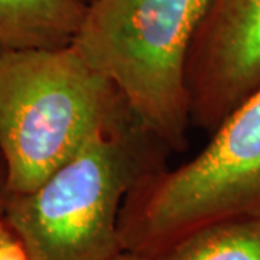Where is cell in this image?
Segmentation results:
<instances>
[{"mask_svg":"<svg viewBox=\"0 0 260 260\" xmlns=\"http://www.w3.org/2000/svg\"><path fill=\"white\" fill-rule=\"evenodd\" d=\"M145 260H260V218L198 229Z\"/></svg>","mask_w":260,"mask_h":260,"instance_id":"obj_7","label":"cell"},{"mask_svg":"<svg viewBox=\"0 0 260 260\" xmlns=\"http://www.w3.org/2000/svg\"><path fill=\"white\" fill-rule=\"evenodd\" d=\"M210 0H91L73 47L171 152L188 148L186 59Z\"/></svg>","mask_w":260,"mask_h":260,"instance_id":"obj_3","label":"cell"},{"mask_svg":"<svg viewBox=\"0 0 260 260\" xmlns=\"http://www.w3.org/2000/svg\"><path fill=\"white\" fill-rule=\"evenodd\" d=\"M84 2H85V3H90V2H91V0H84Z\"/></svg>","mask_w":260,"mask_h":260,"instance_id":"obj_11","label":"cell"},{"mask_svg":"<svg viewBox=\"0 0 260 260\" xmlns=\"http://www.w3.org/2000/svg\"><path fill=\"white\" fill-rule=\"evenodd\" d=\"M87 5L84 0H0L2 51L71 45Z\"/></svg>","mask_w":260,"mask_h":260,"instance_id":"obj_6","label":"cell"},{"mask_svg":"<svg viewBox=\"0 0 260 260\" xmlns=\"http://www.w3.org/2000/svg\"><path fill=\"white\" fill-rule=\"evenodd\" d=\"M185 75L191 126L211 136L260 88V0H210Z\"/></svg>","mask_w":260,"mask_h":260,"instance_id":"obj_4","label":"cell"},{"mask_svg":"<svg viewBox=\"0 0 260 260\" xmlns=\"http://www.w3.org/2000/svg\"><path fill=\"white\" fill-rule=\"evenodd\" d=\"M172 153L139 123L102 135L28 194H12L3 217L29 260H110L121 247L119 217L135 185Z\"/></svg>","mask_w":260,"mask_h":260,"instance_id":"obj_2","label":"cell"},{"mask_svg":"<svg viewBox=\"0 0 260 260\" xmlns=\"http://www.w3.org/2000/svg\"><path fill=\"white\" fill-rule=\"evenodd\" d=\"M138 123L73 45L0 52V153L12 194H28L95 138Z\"/></svg>","mask_w":260,"mask_h":260,"instance_id":"obj_1","label":"cell"},{"mask_svg":"<svg viewBox=\"0 0 260 260\" xmlns=\"http://www.w3.org/2000/svg\"><path fill=\"white\" fill-rule=\"evenodd\" d=\"M10 195L12 192L9 188V174H8L6 162L0 153V217H3V214H5Z\"/></svg>","mask_w":260,"mask_h":260,"instance_id":"obj_9","label":"cell"},{"mask_svg":"<svg viewBox=\"0 0 260 260\" xmlns=\"http://www.w3.org/2000/svg\"><path fill=\"white\" fill-rule=\"evenodd\" d=\"M0 52H2V48H0Z\"/></svg>","mask_w":260,"mask_h":260,"instance_id":"obj_12","label":"cell"},{"mask_svg":"<svg viewBox=\"0 0 260 260\" xmlns=\"http://www.w3.org/2000/svg\"><path fill=\"white\" fill-rule=\"evenodd\" d=\"M0 260H29L23 243L5 217H0Z\"/></svg>","mask_w":260,"mask_h":260,"instance_id":"obj_8","label":"cell"},{"mask_svg":"<svg viewBox=\"0 0 260 260\" xmlns=\"http://www.w3.org/2000/svg\"><path fill=\"white\" fill-rule=\"evenodd\" d=\"M179 178L189 197L221 218H260V88L210 136Z\"/></svg>","mask_w":260,"mask_h":260,"instance_id":"obj_5","label":"cell"},{"mask_svg":"<svg viewBox=\"0 0 260 260\" xmlns=\"http://www.w3.org/2000/svg\"><path fill=\"white\" fill-rule=\"evenodd\" d=\"M110 260H145L143 257H140L138 254L132 253V251L127 250H121L119 254H116L114 257H112Z\"/></svg>","mask_w":260,"mask_h":260,"instance_id":"obj_10","label":"cell"}]
</instances>
